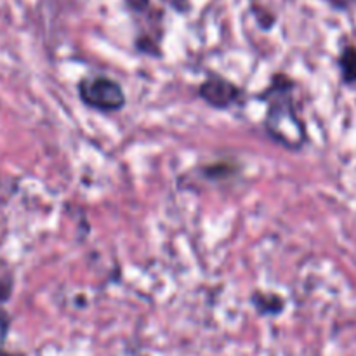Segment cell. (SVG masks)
I'll use <instances>...</instances> for the list:
<instances>
[{
  "label": "cell",
  "instance_id": "6da1fadb",
  "mask_svg": "<svg viewBox=\"0 0 356 356\" xmlns=\"http://www.w3.org/2000/svg\"><path fill=\"white\" fill-rule=\"evenodd\" d=\"M292 87L294 83L287 76L278 75L259 97L268 104L266 118H264L268 134L285 148L299 149L305 145L306 129L296 111Z\"/></svg>",
  "mask_w": 356,
  "mask_h": 356
},
{
  "label": "cell",
  "instance_id": "3957f363",
  "mask_svg": "<svg viewBox=\"0 0 356 356\" xmlns=\"http://www.w3.org/2000/svg\"><path fill=\"white\" fill-rule=\"evenodd\" d=\"M240 90L238 87L233 86L226 79L219 76H211L200 86V97L207 101L211 106L216 108H228L238 99Z\"/></svg>",
  "mask_w": 356,
  "mask_h": 356
},
{
  "label": "cell",
  "instance_id": "5b68a950",
  "mask_svg": "<svg viewBox=\"0 0 356 356\" xmlns=\"http://www.w3.org/2000/svg\"><path fill=\"white\" fill-rule=\"evenodd\" d=\"M0 356H13V355H7V353H3V351H0Z\"/></svg>",
  "mask_w": 356,
  "mask_h": 356
},
{
  "label": "cell",
  "instance_id": "7a4b0ae2",
  "mask_svg": "<svg viewBox=\"0 0 356 356\" xmlns=\"http://www.w3.org/2000/svg\"><path fill=\"white\" fill-rule=\"evenodd\" d=\"M79 94L87 106L103 113L122 110L125 104V94L120 83L103 75L82 79L79 83Z\"/></svg>",
  "mask_w": 356,
  "mask_h": 356
},
{
  "label": "cell",
  "instance_id": "277c9868",
  "mask_svg": "<svg viewBox=\"0 0 356 356\" xmlns=\"http://www.w3.org/2000/svg\"><path fill=\"white\" fill-rule=\"evenodd\" d=\"M341 70L346 82H355L356 80V51L353 47L344 49L341 56Z\"/></svg>",
  "mask_w": 356,
  "mask_h": 356
}]
</instances>
